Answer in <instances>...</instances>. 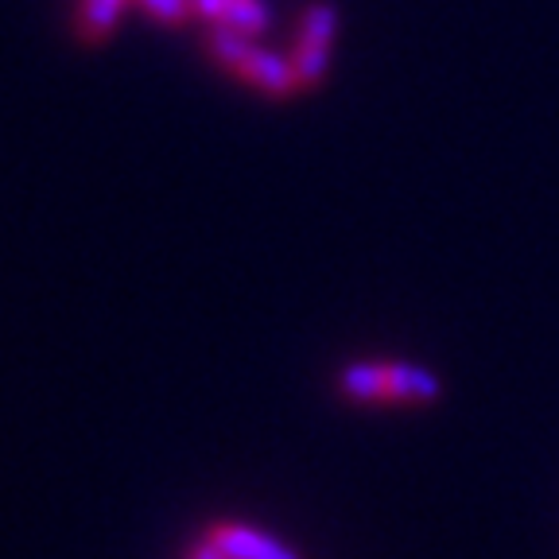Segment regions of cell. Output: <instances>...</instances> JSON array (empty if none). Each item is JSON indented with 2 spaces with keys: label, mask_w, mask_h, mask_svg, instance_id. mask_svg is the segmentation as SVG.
Here are the masks:
<instances>
[{
  "label": "cell",
  "mask_w": 559,
  "mask_h": 559,
  "mask_svg": "<svg viewBox=\"0 0 559 559\" xmlns=\"http://www.w3.org/2000/svg\"><path fill=\"white\" fill-rule=\"evenodd\" d=\"M206 55L218 62L222 70H229L234 79H241L245 86L261 90L264 97H296L299 94V79L292 59L276 51H264L253 44V35H241L234 27L222 24H206Z\"/></svg>",
  "instance_id": "obj_1"
},
{
  "label": "cell",
  "mask_w": 559,
  "mask_h": 559,
  "mask_svg": "<svg viewBox=\"0 0 559 559\" xmlns=\"http://www.w3.org/2000/svg\"><path fill=\"white\" fill-rule=\"evenodd\" d=\"M334 35H338V9H334L331 0H311L304 9V16H299L296 47H292V55H288L292 67H296L299 94L319 90L326 82Z\"/></svg>",
  "instance_id": "obj_2"
},
{
  "label": "cell",
  "mask_w": 559,
  "mask_h": 559,
  "mask_svg": "<svg viewBox=\"0 0 559 559\" xmlns=\"http://www.w3.org/2000/svg\"><path fill=\"white\" fill-rule=\"evenodd\" d=\"M206 540L218 544V551L226 559H299L288 544L272 540L269 533H261V528H253V524L218 521V524H210Z\"/></svg>",
  "instance_id": "obj_3"
},
{
  "label": "cell",
  "mask_w": 559,
  "mask_h": 559,
  "mask_svg": "<svg viewBox=\"0 0 559 559\" xmlns=\"http://www.w3.org/2000/svg\"><path fill=\"white\" fill-rule=\"evenodd\" d=\"M443 384L431 369L412 366V361H381V401L404 404H431L439 401Z\"/></svg>",
  "instance_id": "obj_4"
},
{
  "label": "cell",
  "mask_w": 559,
  "mask_h": 559,
  "mask_svg": "<svg viewBox=\"0 0 559 559\" xmlns=\"http://www.w3.org/2000/svg\"><path fill=\"white\" fill-rule=\"evenodd\" d=\"M129 0H79L74 9V39L82 47H102L121 24Z\"/></svg>",
  "instance_id": "obj_5"
},
{
  "label": "cell",
  "mask_w": 559,
  "mask_h": 559,
  "mask_svg": "<svg viewBox=\"0 0 559 559\" xmlns=\"http://www.w3.org/2000/svg\"><path fill=\"white\" fill-rule=\"evenodd\" d=\"M338 389L354 404L381 401V361H354L338 373Z\"/></svg>",
  "instance_id": "obj_6"
},
{
  "label": "cell",
  "mask_w": 559,
  "mask_h": 559,
  "mask_svg": "<svg viewBox=\"0 0 559 559\" xmlns=\"http://www.w3.org/2000/svg\"><path fill=\"white\" fill-rule=\"evenodd\" d=\"M218 24L257 39L261 32H269V9H264V0H226Z\"/></svg>",
  "instance_id": "obj_7"
},
{
  "label": "cell",
  "mask_w": 559,
  "mask_h": 559,
  "mask_svg": "<svg viewBox=\"0 0 559 559\" xmlns=\"http://www.w3.org/2000/svg\"><path fill=\"white\" fill-rule=\"evenodd\" d=\"M140 9L148 12L156 24L167 27H183L194 16V0H136Z\"/></svg>",
  "instance_id": "obj_8"
},
{
  "label": "cell",
  "mask_w": 559,
  "mask_h": 559,
  "mask_svg": "<svg viewBox=\"0 0 559 559\" xmlns=\"http://www.w3.org/2000/svg\"><path fill=\"white\" fill-rule=\"evenodd\" d=\"M191 559H226V556H222L214 540H202V544H194V548H191Z\"/></svg>",
  "instance_id": "obj_9"
}]
</instances>
